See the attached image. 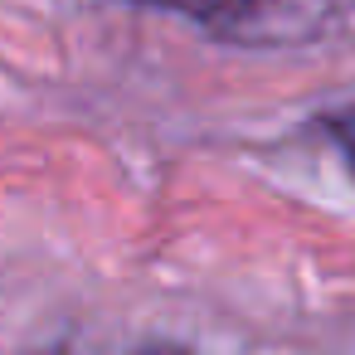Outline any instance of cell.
I'll return each instance as SVG.
<instances>
[{
  "mask_svg": "<svg viewBox=\"0 0 355 355\" xmlns=\"http://www.w3.org/2000/svg\"><path fill=\"white\" fill-rule=\"evenodd\" d=\"M137 355H190V350H180V345H141Z\"/></svg>",
  "mask_w": 355,
  "mask_h": 355,
  "instance_id": "3957f363",
  "label": "cell"
},
{
  "mask_svg": "<svg viewBox=\"0 0 355 355\" xmlns=\"http://www.w3.org/2000/svg\"><path fill=\"white\" fill-rule=\"evenodd\" d=\"M321 127L331 132V141L340 146V156L355 166V112H336V117H326Z\"/></svg>",
  "mask_w": 355,
  "mask_h": 355,
  "instance_id": "7a4b0ae2",
  "label": "cell"
},
{
  "mask_svg": "<svg viewBox=\"0 0 355 355\" xmlns=\"http://www.w3.org/2000/svg\"><path fill=\"white\" fill-rule=\"evenodd\" d=\"M146 6H161V10H180V15H195L205 25H234L248 0H146Z\"/></svg>",
  "mask_w": 355,
  "mask_h": 355,
  "instance_id": "6da1fadb",
  "label": "cell"
}]
</instances>
